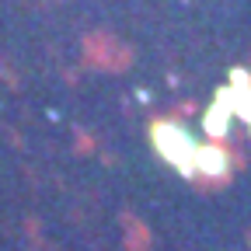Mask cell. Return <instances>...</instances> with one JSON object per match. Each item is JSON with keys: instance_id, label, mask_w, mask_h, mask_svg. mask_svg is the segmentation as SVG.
<instances>
[{"instance_id": "2", "label": "cell", "mask_w": 251, "mask_h": 251, "mask_svg": "<svg viewBox=\"0 0 251 251\" xmlns=\"http://www.w3.org/2000/svg\"><path fill=\"white\" fill-rule=\"evenodd\" d=\"M196 164L202 168V175H224L227 171V157H224V150H216V147H202L196 153Z\"/></svg>"}, {"instance_id": "1", "label": "cell", "mask_w": 251, "mask_h": 251, "mask_svg": "<svg viewBox=\"0 0 251 251\" xmlns=\"http://www.w3.org/2000/svg\"><path fill=\"white\" fill-rule=\"evenodd\" d=\"M157 143H161V153L171 157L178 168L188 171L196 164V143H192L188 133H181L178 126H161V129H157Z\"/></svg>"}]
</instances>
